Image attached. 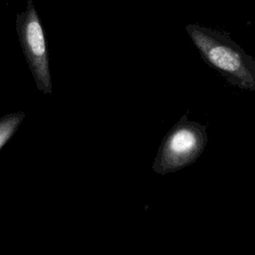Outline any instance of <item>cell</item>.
<instances>
[{
    "mask_svg": "<svg viewBox=\"0 0 255 255\" xmlns=\"http://www.w3.org/2000/svg\"><path fill=\"white\" fill-rule=\"evenodd\" d=\"M185 31L207 66L230 85L255 92V59L226 32L199 24H188Z\"/></svg>",
    "mask_w": 255,
    "mask_h": 255,
    "instance_id": "6da1fadb",
    "label": "cell"
},
{
    "mask_svg": "<svg viewBox=\"0 0 255 255\" xmlns=\"http://www.w3.org/2000/svg\"><path fill=\"white\" fill-rule=\"evenodd\" d=\"M206 126L183 115L163 137L152 163L155 173L164 175L193 163L207 143Z\"/></svg>",
    "mask_w": 255,
    "mask_h": 255,
    "instance_id": "7a4b0ae2",
    "label": "cell"
},
{
    "mask_svg": "<svg viewBox=\"0 0 255 255\" xmlns=\"http://www.w3.org/2000/svg\"><path fill=\"white\" fill-rule=\"evenodd\" d=\"M16 29L37 88L44 94H51L52 81L45 34L32 0L28 1L26 10L18 14Z\"/></svg>",
    "mask_w": 255,
    "mask_h": 255,
    "instance_id": "3957f363",
    "label": "cell"
},
{
    "mask_svg": "<svg viewBox=\"0 0 255 255\" xmlns=\"http://www.w3.org/2000/svg\"><path fill=\"white\" fill-rule=\"evenodd\" d=\"M24 117L25 115L23 112H17L0 118V149L16 132Z\"/></svg>",
    "mask_w": 255,
    "mask_h": 255,
    "instance_id": "277c9868",
    "label": "cell"
}]
</instances>
